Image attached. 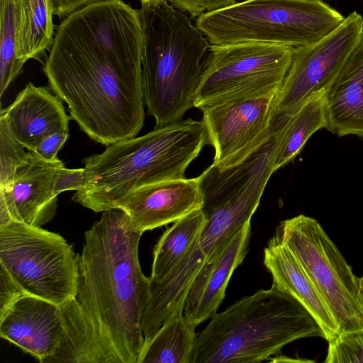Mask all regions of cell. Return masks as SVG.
I'll return each mask as SVG.
<instances>
[{"label":"cell","mask_w":363,"mask_h":363,"mask_svg":"<svg viewBox=\"0 0 363 363\" xmlns=\"http://www.w3.org/2000/svg\"><path fill=\"white\" fill-rule=\"evenodd\" d=\"M142 48L139 11L122 0L90 4L58 26L43 71L93 140L107 146L143 128Z\"/></svg>","instance_id":"obj_1"},{"label":"cell","mask_w":363,"mask_h":363,"mask_svg":"<svg viewBox=\"0 0 363 363\" xmlns=\"http://www.w3.org/2000/svg\"><path fill=\"white\" fill-rule=\"evenodd\" d=\"M142 235L118 208L102 212L84 233L76 294L59 306L64 337L47 362L138 363L149 291L139 262Z\"/></svg>","instance_id":"obj_2"},{"label":"cell","mask_w":363,"mask_h":363,"mask_svg":"<svg viewBox=\"0 0 363 363\" xmlns=\"http://www.w3.org/2000/svg\"><path fill=\"white\" fill-rule=\"evenodd\" d=\"M207 144L203 121L189 118L108 145L83 160L84 186L72 200L96 213L113 209L116 201L138 188L185 178Z\"/></svg>","instance_id":"obj_3"},{"label":"cell","mask_w":363,"mask_h":363,"mask_svg":"<svg viewBox=\"0 0 363 363\" xmlns=\"http://www.w3.org/2000/svg\"><path fill=\"white\" fill-rule=\"evenodd\" d=\"M325 335L296 298L272 286L216 313L196 338L191 363H257L296 340Z\"/></svg>","instance_id":"obj_4"},{"label":"cell","mask_w":363,"mask_h":363,"mask_svg":"<svg viewBox=\"0 0 363 363\" xmlns=\"http://www.w3.org/2000/svg\"><path fill=\"white\" fill-rule=\"evenodd\" d=\"M142 83L148 113L160 127L194 107L202 58L211 44L186 13L166 0L141 2Z\"/></svg>","instance_id":"obj_5"},{"label":"cell","mask_w":363,"mask_h":363,"mask_svg":"<svg viewBox=\"0 0 363 363\" xmlns=\"http://www.w3.org/2000/svg\"><path fill=\"white\" fill-rule=\"evenodd\" d=\"M345 18L323 0H245L205 13L195 25L211 45L258 42L299 48L319 41Z\"/></svg>","instance_id":"obj_6"},{"label":"cell","mask_w":363,"mask_h":363,"mask_svg":"<svg viewBox=\"0 0 363 363\" xmlns=\"http://www.w3.org/2000/svg\"><path fill=\"white\" fill-rule=\"evenodd\" d=\"M281 127L225 167L212 163L198 178L206 223L200 236L206 262L211 259L257 210L264 188L276 171L274 162Z\"/></svg>","instance_id":"obj_7"},{"label":"cell","mask_w":363,"mask_h":363,"mask_svg":"<svg viewBox=\"0 0 363 363\" xmlns=\"http://www.w3.org/2000/svg\"><path fill=\"white\" fill-rule=\"evenodd\" d=\"M0 268L23 294L60 306L76 294L79 254L60 235L12 220L0 225Z\"/></svg>","instance_id":"obj_8"},{"label":"cell","mask_w":363,"mask_h":363,"mask_svg":"<svg viewBox=\"0 0 363 363\" xmlns=\"http://www.w3.org/2000/svg\"><path fill=\"white\" fill-rule=\"evenodd\" d=\"M274 236L304 270L337 325L339 334L363 330L357 277L318 221L298 215L281 221Z\"/></svg>","instance_id":"obj_9"},{"label":"cell","mask_w":363,"mask_h":363,"mask_svg":"<svg viewBox=\"0 0 363 363\" xmlns=\"http://www.w3.org/2000/svg\"><path fill=\"white\" fill-rule=\"evenodd\" d=\"M294 48L246 42L211 45L201 62L194 107L277 94L290 67Z\"/></svg>","instance_id":"obj_10"},{"label":"cell","mask_w":363,"mask_h":363,"mask_svg":"<svg viewBox=\"0 0 363 363\" xmlns=\"http://www.w3.org/2000/svg\"><path fill=\"white\" fill-rule=\"evenodd\" d=\"M363 35V18L354 11L332 33L294 48L290 67L276 94L272 122L288 120L308 99L326 90Z\"/></svg>","instance_id":"obj_11"},{"label":"cell","mask_w":363,"mask_h":363,"mask_svg":"<svg viewBox=\"0 0 363 363\" xmlns=\"http://www.w3.org/2000/svg\"><path fill=\"white\" fill-rule=\"evenodd\" d=\"M276 94L232 100L201 109L209 144L215 149L213 164L225 167L237 162L270 134Z\"/></svg>","instance_id":"obj_12"},{"label":"cell","mask_w":363,"mask_h":363,"mask_svg":"<svg viewBox=\"0 0 363 363\" xmlns=\"http://www.w3.org/2000/svg\"><path fill=\"white\" fill-rule=\"evenodd\" d=\"M65 329L59 306L22 294L0 311V336L45 363L59 349Z\"/></svg>","instance_id":"obj_13"},{"label":"cell","mask_w":363,"mask_h":363,"mask_svg":"<svg viewBox=\"0 0 363 363\" xmlns=\"http://www.w3.org/2000/svg\"><path fill=\"white\" fill-rule=\"evenodd\" d=\"M198 178L158 182L138 188L116 201L133 227L142 232L174 223L202 208Z\"/></svg>","instance_id":"obj_14"},{"label":"cell","mask_w":363,"mask_h":363,"mask_svg":"<svg viewBox=\"0 0 363 363\" xmlns=\"http://www.w3.org/2000/svg\"><path fill=\"white\" fill-rule=\"evenodd\" d=\"M250 236L251 221L201 269L190 288L184 308V315L196 326L217 313L233 273L247 255Z\"/></svg>","instance_id":"obj_15"},{"label":"cell","mask_w":363,"mask_h":363,"mask_svg":"<svg viewBox=\"0 0 363 363\" xmlns=\"http://www.w3.org/2000/svg\"><path fill=\"white\" fill-rule=\"evenodd\" d=\"M0 117L28 151H35L53 133L69 132V118L60 99L33 83L28 84L8 107L1 109Z\"/></svg>","instance_id":"obj_16"},{"label":"cell","mask_w":363,"mask_h":363,"mask_svg":"<svg viewBox=\"0 0 363 363\" xmlns=\"http://www.w3.org/2000/svg\"><path fill=\"white\" fill-rule=\"evenodd\" d=\"M206 262L200 238L180 261L159 279L149 277V291L141 318L144 342L171 318L184 313L190 288Z\"/></svg>","instance_id":"obj_17"},{"label":"cell","mask_w":363,"mask_h":363,"mask_svg":"<svg viewBox=\"0 0 363 363\" xmlns=\"http://www.w3.org/2000/svg\"><path fill=\"white\" fill-rule=\"evenodd\" d=\"M28 153V160L17 169L11 189L16 221L42 227L56 215L55 179L65 166L58 158L48 160L35 151Z\"/></svg>","instance_id":"obj_18"},{"label":"cell","mask_w":363,"mask_h":363,"mask_svg":"<svg viewBox=\"0 0 363 363\" xmlns=\"http://www.w3.org/2000/svg\"><path fill=\"white\" fill-rule=\"evenodd\" d=\"M326 129L363 138V35L325 91Z\"/></svg>","instance_id":"obj_19"},{"label":"cell","mask_w":363,"mask_h":363,"mask_svg":"<svg viewBox=\"0 0 363 363\" xmlns=\"http://www.w3.org/2000/svg\"><path fill=\"white\" fill-rule=\"evenodd\" d=\"M263 262L271 274L272 286L299 301L321 326L328 342L339 328L304 270L292 253L274 235L264 250Z\"/></svg>","instance_id":"obj_20"},{"label":"cell","mask_w":363,"mask_h":363,"mask_svg":"<svg viewBox=\"0 0 363 363\" xmlns=\"http://www.w3.org/2000/svg\"><path fill=\"white\" fill-rule=\"evenodd\" d=\"M16 56L25 64L39 59L54 40L52 0H14Z\"/></svg>","instance_id":"obj_21"},{"label":"cell","mask_w":363,"mask_h":363,"mask_svg":"<svg viewBox=\"0 0 363 363\" xmlns=\"http://www.w3.org/2000/svg\"><path fill=\"white\" fill-rule=\"evenodd\" d=\"M196 328L184 313L171 318L144 342L138 363H191Z\"/></svg>","instance_id":"obj_22"},{"label":"cell","mask_w":363,"mask_h":363,"mask_svg":"<svg viewBox=\"0 0 363 363\" xmlns=\"http://www.w3.org/2000/svg\"><path fill=\"white\" fill-rule=\"evenodd\" d=\"M325 91H320L308 99L281 127L274 162L275 170L291 162L312 135L326 128Z\"/></svg>","instance_id":"obj_23"},{"label":"cell","mask_w":363,"mask_h":363,"mask_svg":"<svg viewBox=\"0 0 363 363\" xmlns=\"http://www.w3.org/2000/svg\"><path fill=\"white\" fill-rule=\"evenodd\" d=\"M206 218L201 208L174 222L160 238L153 250L151 279L167 274L200 238Z\"/></svg>","instance_id":"obj_24"},{"label":"cell","mask_w":363,"mask_h":363,"mask_svg":"<svg viewBox=\"0 0 363 363\" xmlns=\"http://www.w3.org/2000/svg\"><path fill=\"white\" fill-rule=\"evenodd\" d=\"M14 0H0V96L22 72L16 56Z\"/></svg>","instance_id":"obj_25"},{"label":"cell","mask_w":363,"mask_h":363,"mask_svg":"<svg viewBox=\"0 0 363 363\" xmlns=\"http://www.w3.org/2000/svg\"><path fill=\"white\" fill-rule=\"evenodd\" d=\"M24 148L0 117V189L11 190L17 169L29 158Z\"/></svg>","instance_id":"obj_26"},{"label":"cell","mask_w":363,"mask_h":363,"mask_svg":"<svg viewBox=\"0 0 363 363\" xmlns=\"http://www.w3.org/2000/svg\"><path fill=\"white\" fill-rule=\"evenodd\" d=\"M325 363H363V330L337 335L328 341Z\"/></svg>","instance_id":"obj_27"},{"label":"cell","mask_w":363,"mask_h":363,"mask_svg":"<svg viewBox=\"0 0 363 363\" xmlns=\"http://www.w3.org/2000/svg\"><path fill=\"white\" fill-rule=\"evenodd\" d=\"M174 8L196 18L201 15L218 11L236 3V0H166Z\"/></svg>","instance_id":"obj_28"},{"label":"cell","mask_w":363,"mask_h":363,"mask_svg":"<svg viewBox=\"0 0 363 363\" xmlns=\"http://www.w3.org/2000/svg\"><path fill=\"white\" fill-rule=\"evenodd\" d=\"M84 168L67 169L62 167L55 179V192L58 196L67 191H78L84 186Z\"/></svg>","instance_id":"obj_29"},{"label":"cell","mask_w":363,"mask_h":363,"mask_svg":"<svg viewBox=\"0 0 363 363\" xmlns=\"http://www.w3.org/2000/svg\"><path fill=\"white\" fill-rule=\"evenodd\" d=\"M69 138V132L60 131L45 138L37 147L35 152L45 160H52L57 158L60 150Z\"/></svg>","instance_id":"obj_30"},{"label":"cell","mask_w":363,"mask_h":363,"mask_svg":"<svg viewBox=\"0 0 363 363\" xmlns=\"http://www.w3.org/2000/svg\"><path fill=\"white\" fill-rule=\"evenodd\" d=\"M23 294L6 272L0 268V311Z\"/></svg>","instance_id":"obj_31"},{"label":"cell","mask_w":363,"mask_h":363,"mask_svg":"<svg viewBox=\"0 0 363 363\" xmlns=\"http://www.w3.org/2000/svg\"><path fill=\"white\" fill-rule=\"evenodd\" d=\"M54 14L58 17H64L74 11L95 2L103 0H52Z\"/></svg>","instance_id":"obj_32"},{"label":"cell","mask_w":363,"mask_h":363,"mask_svg":"<svg viewBox=\"0 0 363 363\" xmlns=\"http://www.w3.org/2000/svg\"><path fill=\"white\" fill-rule=\"evenodd\" d=\"M271 362H314L313 360L304 359L301 358L289 357L280 354L275 355L274 357H271Z\"/></svg>","instance_id":"obj_33"},{"label":"cell","mask_w":363,"mask_h":363,"mask_svg":"<svg viewBox=\"0 0 363 363\" xmlns=\"http://www.w3.org/2000/svg\"><path fill=\"white\" fill-rule=\"evenodd\" d=\"M358 296L361 305L363 307V277H357Z\"/></svg>","instance_id":"obj_34"},{"label":"cell","mask_w":363,"mask_h":363,"mask_svg":"<svg viewBox=\"0 0 363 363\" xmlns=\"http://www.w3.org/2000/svg\"><path fill=\"white\" fill-rule=\"evenodd\" d=\"M164 0H141V2H147V3H157Z\"/></svg>","instance_id":"obj_35"}]
</instances>
